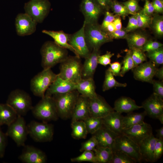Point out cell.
<instances>
[{"instance_id":"cell-51","label":"cell","mask_w":163,"mask_h":163,"mask_svg":"<svg viewBox=\"0 0 163 163\" xmlns=\"http://www.w3.org/2000/svg\"><path fill=\"white\" fill-rule=\"evenodd\" d=\"M125 29L128 32L133 31L138 29L137 19L134 14L129 17L128 24Z\"/></svg>"},{"instance_id":"cell-6","label":"cell","mask_w":163,"mask_h":163,"mask_svg":"<svg viewBox=\"0 0 163 163\" xmlns=\"http://www.w3.org/2000/svg\"><path fill=\"white\" fill-rule=\"evenodd\" d=\"M6 103L14 110L18 116L25 115L33 107L29 94L25 91L18 89L10 92Z\"/></svg>"},{"instance_id":"cell-27","label":"cell","mask_w":163,"mask_h":163,"mask_svg":"<svg viewBox=\"0 0 163 163\" xmlns=\"http://www.w3.org/2000/svg\"><path fill=\"white\" fill-rule=\"evenodd\" d=\"M42 32L51 37L57 45L69 50L77 56L75 50L69 43L70 34L65 33L62 30L55 31L44 30L42 31Z\"/></svg>"},{"instance_id":"cell-19","label":"cell","mask_w":163,"mask_h":163,"mask_svg":"<svg viewBox=\"0 0 163 163\" xmlns=\"http://www.w3.org/2000/svg\"><path fill=\"white\" fill-rule=\"evenodd\" d=\"M141 106L152 118L157 119L163 114V99L153 93L143 102Z\"/></svg>"},{"instance_id":"cell-62","label":"cell","mask_w":163,"mask_h":163,"mask_svg":"<svg viewBox=\"0 0 163 163\" xmlns=\"http://www.w3.org/2000/svg\"><path fill=\"white\" fill-rule=\"evenodd\" d=\"M159 121L162 124L163 123V114L159 116L157 118Z\"/></svg>"},{"instance_id":"cell-26","label":"cell","mask_w":163,"mask_h":163,"mask_svg":"<svg viewBox=\"0 0 163 163\" xmlns=\"http://www.w3.org/2000/svg\"><path fill=\"white\" fill-rule=\"evenodd\" d=\"M96 87L93 78H82L76 84V90L79 94L89 99L96 97Z\"/></svg>"},{"instance_id":"cell-60","label":"cell","mask_w":163,"mask_h":163,"mask_svg":"<svg viewBox=\"0 0 163 163\" xmlns=\"http://www.w3.org/2000/svg\"><path fill=\"white\" fill-rule=\"evenodd\" d=\"M115 30V27L113 22L110 23L105 29V30L109 33L113 32Z\"/></svg>"},{"instance_id":"cell-9","label":"cell","mask_w":163,"mask_h":163,"mask_svg":"<svg viewBox=\"0 0 163 163\" xmlns=\"http://www.w3.org/2000/svg\"><path fill=\"white\" fill-rule=\"evenodd\" d=\"M51 4L48 0H30L25 3V13L37 23H42L50 11Z\"/></svg>"},{"instance_id":"cell-46","label":"cell","mask_w":163,"mask_h":163,"mask_svg":"<svg viewBox=\"0 0 163 163\" xmlns=\"http://www.w3.org/2000/svg\"><path fill=\"white\" fill-rule=\"evenodd\" d=\"M163 153V138H158L155 146L154 151V162L161 156Z\"/></svg>"},{"instance_id":"cell-5","label":"cell","mask_w":163,"mask_h":163,"mask_svg":"<svg viewBox=\"0 0 163 163\" xmlns=\"http://www.w3.org/2000/svg\"><path fill=\"white\" fill-rule=\"evenodd\" d=\"M31 110L34 116L43 122L55 121L59 118L52 96L45 95Z\"/></svg>"},{"instance_id":"cell-20","label":"cell","mask_w":163,"mask_h":163,"mask_svg":"<svg viewBox=\"0 0 163 163\" xmlns=\"http://www.w3.org/2000/svg\"><path fill=\"white\" fill-rule=\"evenodd\" d=\"M76 90V84L58 76L46 91L45 95L52 96L66 93Z\"/></svg>"},{"instance_id":"cell-16","label":"cell","mask_w":163,"mask_h":163,"mask_svg":"<svg viewBox=\"0 0 163 163\" xmlns=\"http://www.w3.org/2000/svg\"><path fill=\"white\" fill-rule=\"evenodd\" d=\"M37 23L26 13L18 14L15 20L17 34L20 36L30 35L36 30Z\"/></svg>"},{"instance_id":"cell-13","label":"cell","mask_w":163,"mask_h":163,"mask_svg":"<svg viewBox=\"0 0 163 163\" xmlns=\"http://www.w3.org/2000/svg\"><path fill=\"white\" fill-rule=\"evenodd\" d=\"M89 109L90 117L102 119L114 111L104 99L98 94L89 99Z\"/></svg>"},{"instance_id":"cell-47","label":"cell","mask_w":163,"mask_h":163,"mask_svg":"<svg viewBox=\"0 0 163 163\" xmlns=\"http://www.w3.org/2000/svg\"><path fill=\"white\" fill-rule=\"evenodd\" d=\"M163 46V44L159 42L148 40L142 47V50L148 52L157 49Z\"/></svg>"},{"instance_id":"cell-49","label":"cell","mask_w":163,"mask_h":163,"mask_svg":"<svg viewBox=\"0 0 163 163\" xmlns=\"http://www.w3.org/2000/svg\"><path fill=\"white\" fill-rule=\"evenodd\" d=\"M114 55L113 53L107 51L106 53L103 55H100L98 57V64L106 66L110 65L111 63V58Z\"/></svg>"},{"instance_id":"cell-52","label":"cell","mask_w":163,"mask_h":163,"mask_svg":"<svg viewBox=\"0 0 163 163\" xmlns=\"http://www.w3.org/2000/svg\"><path fill=\"white\" fill-rule=\"evenodd\" d=\"M128 33L125 28L116 30L114 31L109 33L111 38L113 39H126Z\"/></svg>"},{"instance_id":"cell-23","label":"cell","mask_w":163,"mask_h":163,"mask_svg":"<svg viewBox=\"0 0 163 163\" xmlns=\"http://www.w3.org/2000/svg\"><path fill=\"white\" fill-rule=\"evenodd\" d=\"M92 135L97 140L98 146L108 147L112 149L115 139L119 135L112 132L104 125Z\"/></svg>"},{"instance_id":"cell-55","label":"cell","mask_w":163,"mask_h":163,"mask_svg":"<svg viewBox=\"0 0 163 163\" xmlns=\"http://www.w3.org/2000/svg\"><path fill=\"white\" fill-rule=\"evenodd\" d=\"M142 10L144 13L150 16L155 12L152 3L149 0H145L144 8Z\"/></svg>"},{"instance_id":"cell-12","label":"cell","mask_w":163,"mask_h":163,"mask_svg":"<svg viewBox=\"0 0 163 163\" xmlns=\"http://www.w3.org/2000/svg\"><path fill=\"white\" fill-rule=\"evenodd\" d=\"M84 23L81 28L75 33L69 35V43L74 49L77 56L85 58L90 53L89 49L85 40Z\"/></svg>"},{"instance_id":"cell-17","label":"cell","mask_w":163,"mask_h":163,"mask_svg":"<svg viewBox=\"0 0 163 163\" xmlns=\"http://www.w3.org/2000/svg\"><path fill=\"white\" fill-rule=\"evenodd\" d=\"M157 68L151 61L143 62L132 69L134 78L137 80L151 84Z\"/></svg>"},{"instance_id":"cell-25","label":"cell","mask_w":163,"mask_h":163,"mask_svg":"<svg viewBox=\"0 0 163 163\" xmlns=\"http://www.w3.org/2000/svg\"><path fill=\"white\" fill-rule=\"evenodd\" d=\"M123 117L121 113L114 111L102 118L103 124L115 133L121 134Z\"/></svg>"},{"instance_id":"cell-53","label":"cell","mask_w":163,"mask_h":163,"mask_svg":"<svg viewBox=\"0 0 163 163\" xmlns=\"http://www.w3.org/2000/svg\"><path fill=\"white\" fill-rule=\"evenodd\" d=\"M115 17V15H114L109 11H106L104 19L101 25V28L105 30L107 26L110 23L113 21Z\"/></svg>"},{"instance_id":"cell-2","label":"cell","mask_w":163,"mask_h":163,"mask_svg":"<svg viewBox=\"0 0 163 163\" xmlns=\"http://www.w3.org/2000/svg\"><path fill=\"white\" fill-rule=\"evenodd\" d=\"M84 33L86 42L89 49H99L103 44L113 40L110 34L103 30L97 22L85 23Z\"/></svg>"},{"instance_id":"cell-42","label":"cell","mask_w":163,"mask_h":163,"mask_svg":"<svg viewBox=\"0 0 163 163\" xmlns=\"http://www.w3.org/2000/svg\"><path fill=\"white\" fill-rule=\"evenodd\" d=\"M72 162L88 161L97 163L94 153L93 151H85L80 155L71 159Z\"/></svg>"},{"instance_id":"cell-22","label":"cell","mask_w":163,"mask_h":163,"mask_svg":"<svg viewBox=\"0 0 163 163\" xmlns=\"http://www.w3.org/2000/svg\"><path fill=\"white\" fill-rule=\"evenodd\" d=\"M89 98L79 94L71 116V122L83 120L90 117Z\"/></svg>"},{"instance_id":"cell-31","label":"cell","mask_w":163,"mask_h":163,"mask_svg":"<svg viewBox=\"0 0 163 163\" xmlns=\"http://www.w3.org/2000/svg\"><path fill=\"white\" fill-rule=\"evenodd\" d=\"M18 116L14 110L7 103H0V126H8Z\"/></svg>"},{"instance_id":"cell-48","label":"cell","mask_w":163,"mask_h":163,"mask_svg":"<svg viewBox=\"0 0 163 163\" xmlns=\"http://www.w3.org/2000/svg\"><path fill=\"white\" fill-rule=\"evenodd\" d=\"M153 86V93L161 98H163V81L153 80L152 83Z\"/></svg>"},{"instance_id":"cell-58","label":"cell","mask_w":163,"mask_h":163,"mask_svg":"<svg viewBox=\"0 0 163 163\" xmlns=\"http://www.w3.org/2000/svg\"><path fill=\"white\" fill-rule=\"evenodd\" d=\"M113 22L114 25L116 30H119L122 28L121 19L120 17H115Z\"/></svg>"},{"instance_id":"cell-33","label":"cell","mask_w":163,"mask_h":163,"mask_svg":"<svg viewBox=\"0 0 163 163\" xmlns=\"http://www.w3.org/2000/svg\"><path fill=\"white\" fill-rule=\"evenodd\" d=\"M72 129L71 136L75 139H85L88 132L83 120H78L71 122Z\"/></svg>"},{"instance_id":"cell-41","label":"cell","mask_w":163,"mask_h":163,"mask_svg":"<svg viewBox=\"0 0 163 163\" xmlns=\"http://www.w3.org/2000/svg\"><path fill=\"white\" fill-rule=\"evenodd\" d=\"M145 54L147 57L156 66L163 64V46L157 49L146 52Z\"/></svg>"},{"instance_id":"cell-61","label":"cell","mask_w":163,"mask_h":163,"mask_svg":"<svg viewBox=\"0 0 163 163\" xmlns=\"http://www.w3.org/2000/svg\"><path fill=\"white\" fill-rule=\"evenodd\" d=\"M156 131L157 132V136L158 138H163V127H162L160 128L156 129Z\"/></svg>"},{"instance_id":"cell-8","label":"cell","mask_w":163,"mask_h":163,"mask_svg":"<svg viewBox=\"0 0 163 163\" xmlns=\"http://www.w3.org/2000/svg\"><path fill=\"white\" fill-rule=\"evenodd\" d=\"M27 126L28 134L35 141L44 142L52 140L54 135L52 124L32 120Z\"/></svg>"},{"instance_id":"cell-36","label":"cell","mask_w":163,"mask_h":163,"mask_svg":"<svg viewBox=\"0 0 163 163\" xmlns=\"http://www.w3.org/2000/svg\"><path fill=\"white\" fill-rule=\"evenodd\" d=\"M136 162H137L136 160L126 153L119 150H113V156L110 163Z\"/></svg>"},{"instance_id":"cell-39","label":"cell","mask_w":163,"mask_h":163,"mask_svg":"<svg viewBox=\"0 0 163 163\" xmlns=\"http://www.w3.org/2000/svg\"><path fill=\"white\" fill-rule=\"evenodd\" d=\"M138 28L144 29L150 27L152 17L144 13L141 9L135 13Z\"/></svg>"},{"instance_id":"cell-57","label":"cell","mask_w":163,"mask_h":163,"mask_svg":"<svg viewBox=\"0 0 163 163\" xmlns=\"http://www.w3.org/2000/svg\"><path fill=\"white\" fill-rule=\"evenodd\" d=\"M104 10H107L110 8L113 0H95Z\"/></svg>"},{"instance_id":"cell-54","label":"cell","mask_w":163,"mask_h":163,"mask_svg":"<svg viewBox=\"0 0 163 163\" xmlns=\"http://www.w3.org/2000/svg\"><path fill=\"white\" fill-rule=\"evenodd\" d=\"M109 67L114 76H120L121 68V64L118 62H115L110 64Z\"/></svg>"},{"instance_id":"cell-21","label":"cell","mask_w":163,"mask_h":163,"mask_svg":"<svg viewBox=\"0 0 163 163\" xmlns=\"http://www.w3.org/2000/svg\"><path fill=\"white\" fill-rule=\"evenodd\" d=\"M101 54L99 49H94L85 59L82 66V78H93L98 63L97 59Z\"/></svg>"},{"instance_id":"cell-1","label":"cell","mask_w":163,"mask_h":163,"mask_svg":"<svg viewBox=\"0 0 163 163\" xmlns=\"http://www.w3.org/2000/svg\"><path fill=\"white\" fill-rule=\"evenodd\" d=\"M40 53L41 65L43 69H51L68 56L67 49L52 41H47L43 43L40 49Z\"/></svg>"},{"instance_id":"cell-44","label":"cell","mask_w":163,"mask_h":163,"mask_svg":"<svg viewBox=\"0 0 163 163\" xmlns=\"http://www.w3.org/2000/svg\"><path fill=\"white\" fill-rule=\"evenodd\" d=\"M98 143L97 140L93 136H92L88 140L82 144L80 151L82 152L85 151H94Z\"/></svg>"},{"instance_id":"cell-3","label":"cell","mask_w":163,"mask_h":163,"mask_svg":"<svg viewBox=\"0 0 163 163\" xmlns=\"http://www.w3.org/2000/svg\"><path fill=\"white\" fill-rule=\"evenodd\" d=\"M82 64L80 58L68 56L60 63L59 76L75 83H77L82 78Z\"/></svg>"},{"instance_id":"cell-38","label":"cell","mask_w":163,"mask_h":163,"mask_svg":"<svg viewBox=\"0 0 163 163\" xmlns=\"http://www.w3.org/2000/svg\"><path fill=\"white\" fill-rule=\"evenodd\" d=\"M110 8L116 15L121 17L123 19L129 15H133L123 5L116 0H113Z\"/></svg>"},{"instance_id":"cell-35","label":"cell","mask_w":163,"mask_h":163,"mask_svg":"<svg viewBox=\"0 0 163 163\" xmlns=\"http://www.w3.org/2000/svg\"><path fill=\"white\" fill-rule=\"evenodd\" d=\"M84 121L88 133L91 134L94 133L103 125L102 118L90 117Z\"/></svg>"},{"instance_id":"cell-29","label":"cell","mask_w":163,"mask_h":163,"mask_svg":"<svg viewBox=\"0 0 163 163\" xmlns=\"http://www.w3.org/2000/svg\"><path fill=\"white\" fill-rule=\"evenodd\" d=\"M126 39L129 49H142L148 40L147 35L141 32H135L128 34Z\"/></svg>"},{"instance_id":"cell-11","label":"cell","mask_w":163,"mask_h":163,"mask_svg":"<svg viewBox=\"0 0 163 163\" xmlns=\"http://www.w3.org/2000/svg\"><path fill=\"white\" fill-rule=\"evenodd\" d=\"M112 149L126 153L137 162H140L142 160L139 145L123 134L119 135L115 139Z\"/></svg>"},{"instance_id":"cell-15","label":"cell","mask_w":163,"mask_h":163,"mask_svg":"<svg viewBox=\"0 0 163 163\" xmlns=\"http://www.w3.org/2000/svg\"><path fill=\"white\" fill-rule=\"evenodd\" d=\"M80 7L85 24L97 23L104 10L95 0H82Z\"/></svg>"},{"instance_id":"cell-56","label":"cell","mask_w":163,"mask_h":163,"mask_svg":"<svg viewBox=\"0 0 163 163\" xmlns=\"http://www.w3.org/2000/svg\"><path fill=\"white\" fill-rule=\"evenodd\" d=\"M155 12L162 13L163 12V0H152V2Z\"/></svg>"},{"instance_id":"cell-10","label":"cell","mask_w":163,"mask_h":163,"mask_svg":"<svg viewBox=\"0 0 163 163\" xmlns=\"http://www.w3.org/2000/svg\"><path fill=\"white\" fill-rule=\"evenodd\" d=\"M11 138L18 146H24L28 135L27 126L23 116H18L16 119L8 126L5 133Z\"/></svg>"},{"instance_id":"cell-28","label":"cell","mask_w":163,"mask_h":163,"mask_svg":"<svg viewBox=\"0 0 163 163\" xmlns=\"http://www.w3.org/2000/svg\"><path fill=\"white\" fill-rule=\"evenodd\" d=\"M141 108L142 106L137 105L135 101L129 97L122 96L115 101L113 109L114 111L122 113H128Z\"/></svg>"},{"instance_id":"cell-50","label":"cell","mask_w":163,"mask_h":163,"mask_svg":"<svg viewBox=\"0 0 163 163\" xmlns=\"http://www.w3.org/2000/svg\"><path fill=\"white\" fill-rule=\"evenodd\" d=\"M7 136L0 127V158L4 157L7 145Z\"/></svg>"},{"instance_id":"cell-59","label":"cell","mask_w":163,"mask_h":163,"mask_svg":"<svg viewBox=\"0 0 163 163\" xmlns=\"http://www.w3.org/2000/svg\"><path fill=\"white\" fill-rule=\"evenodd\" d=\"M158 78L160 80L163 79V67L161 66L159 68H157L155 71V76Z\"/></svg>"},{"instance_id":"cell-24","label":"cell","mask_w":163,"mask_h":163,"mask_svg":"<svg viewBox=\"0 0 163 163\" xmlns=\"http://www.w3.org/2000/svg\"><path fill=\"white\" fill-rule=\"evenodd\" d=\"M157 140V138L155 137L152 134L143 140L139 145L142 160L150 162H155L154 148Z\"/></svg>"},{"instance_id":"cell-4","label":"cell","mask_w":163,"mask_h":163,"mask_svg":"<svg viewBox=\"0 0 163 163\" xmlns=\"http://www.w3.org/2000/svg\"><path fill=\"white\" fill-rule=\"evenodd\" d=\"M76 90L52 96L59 117L66 120L71 118L75 105L79 95Z\"/></svg>"},{"instance_id":"cell-45","label":"cell","mask_w":163,"mask_h":163,"mask_svg":"<svg viewBox=\"0 0 163 163\" xmlns=\"http://www.w3.org/2000/svg\"><path fill=\"white\" fill-rule=\"evenodd\" d=\"M122 4L133 15L141 10L137 0H128Z\"/></svg>"},{"instance_id":"cell-18","label":"cell","mask_w":163,"mask_h":163,"mask_svg":"<svg viewBox=\"0 0 163 163\" xmlns=\"http://www.w3.org/2000/svg\"><path fill=\"white\" fill-rule=\"evenodd\" d=\"M24 148L18 159L24 163H45L47 157L45 153L40 149L29 145L23 146Z\"/></svg>"},{"instance_id":"cell-40","label":"cell","mask_w":163,"mask_h":163,"mask_svg":"<svg viewBox=\"0 0 163 163\" xmlns=\"http://www.w3.org/2000/svg\"><path fill=\"white\" fill-rule=\"evenodd\" d=\"M151 27L155 34L159 37L163 35V17L156 14L152 18Z\"/></svg>"},{"instance_id":"cell-30","label":"cell","mask_w":163,"mask_h":163,"mask_svg":"<svg viewBox=\"0 0 163 163\" xmlns=\"http://www.w3.org/2000/svg\"><path fill=\"white\" fill-rule=\"evenodd\" d=\"M147 115L146 112L133 113V112L128 113L125 117H123L122 120V129H125L137 124L145 123L144 120Z\"/></svg>"},{"instance_id":"cell-34","label":"cell","mask_w":163,"mask_h":163,"mask_svg":"<svg viewBox=\"0 0 163 163\" xmlns=\"http://www.w3.org/2000/svg\"><path fill=\"white\" fill-rule=\"evenodd\" d=\"M127 86L126 83L118 82L114 78V76L108 68L105 72L104 80L102 86V90L105 91L115 87H125Z\"/></svg>"},{"instance_id":"cell-7","label":"cell","mask_w":163,"mask_h":163,"mask_svg":"<svg viewBox=\"0 0 163 163\" xmlns=\"http://www.w3.org/2000/svg\"><path fill=\"white\" fill-rule=\"evenodd\" d=\"M57 76L58 74L54 73L51 69H43L31 80L30 85L32 92L36 96L43 97Z\"/></svg>"},{"instance_id":"cell-37","label":"cell","mask_w":163,"mask_h":163,"mask_svg":"<svg viewBox=\"0 0 163 163\" xmlns=\"http://www.w3.org/2000/svg\"><path fill=\"white\" fill-rule=\"evenodd\" d=\"M126 53L122 62L120 76L123 77L125 74L134 68V63L132 59L131 51L130 49L126 50Z\"/></svg>"},{"instance_id":"cell-32","label":"cell","mask_w":163,"mask_h":163,"mask_svg":"<svg viewBox=\"0 0 163 163\" xmlns=\"http://www.w3.org/2000/svg\"><path fill=\"white\" fill-rule=\"evenodd\" d=\"M94 152L97 163H110L113 154L112 149L97 145Z\"/></svg>"},{"instance_id":"cell-14","label":"cell","mask_w":163,"mask_h":163,"mask_svg":"<svg viewBox=\"0 0 163 163\" xmlns=\"http://www.w3.org/2000/svg\"><path fill=\"white\" fill-rule=\"evenodd\" d=\"M122 134L126 136L139 145L143 140L152 134V128L150 124L144 123L123 129Z\"/></svg>"},{"instance_id":"cell-43","label":"cell","mask_w":163,"mask_h":163,"mask_svg":"<svg viewBox=\"0 0 163 163\" xmlns=\"http://www.w3.org/2000/svg\"><path fill=\"white\" fill-rule=\"evenodd\" d=\"M130 50L134 67L147 61L146 55L141 50L136 48Z\"/></svg>"}]
</instances>
